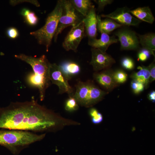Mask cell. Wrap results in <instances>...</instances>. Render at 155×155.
Instances as JSON below:
<instances>
[{
  "label": "cell",
  "instance_id": "cell-1",
  "mask_svg": "<svg viewBox=\"0 0 155 155\" xmlns=\"http://www.w3.org/2000/svg\"><path fill=\"white\" fill-rule=\"evenodd\" d=\"M77 121L65 118L40 104L33 97L29 101L12 102L0 107V128L34 132H53Z\"/></svg>",
  "mask_w": 155,
  "mask_h": 155
},
{
  "label": "cell",
  "instance_id": "cell-2",
  "mask_svg": "<svg viewBox=\"0 0 155 155\" xmlns=\"http://www.w3.org/2000/svg\"><path fill=\"white\" fill-rule=\"evenodd\" d=\"M15 57L31 66L33 72L27 75L26 82L30 86L38 89L40 100H43L46 91L51 84L49 72L51 63L46 57L43 55L39 57H36L23 54L15 55Z\"/></svg>",
  "mask_w": 155,
  "mask_h": 155
},
{
  "label": "cell",
  "instance_id": "cell-3",
  "mask_svg": "<svg viewBox=\"0 0 155 155\" xmlns=\"http://www.w3.org/2000/svg\"><path fill=\"white\" fill-rule=\"evenodd\" d=\"M7 129L0 130V145L15 154L29 145L42 140L46 135L38 134L29 131Z\"/></svg>",
  "mask_w": 155,
  "mask_h": 155
},
{
  "label": "cell",
  "instance_id": "cell-4",
  "mask_svg": "<svg viewBox=\"0 0 155 155\" xmlns=\"http://www.w3.org/2000/svg\"><path fill=\"white\" fill-rule=\"evenodd\" d=\"M73 95L78 104L85 107L93 106L101 101L108 92L100 89L91 80L78 81Z\"/></svg>",
  "mask_w": 155,
  "mask_h": 155
},
{
  "label": "cell",
  "instance_id": "cell-5",
  "mask_svg": "<svg viewBox=\"0 0 155 155\" xmlns=\"http://www.w3.org/2000/svg\"><path fill=\"white\" fill-rule=\"evenodd\" d=\"M62 11V0H58L54 9L48 15L44 26L30 33L37 40L39 44L45 46L47 52L54 37Z\"/></svg>",
  "mask_w": 155,
  "mask_h": 155
},
{
  "label": "cell",
  "instance_id": "cell-6",
  "mask_svg": "<svg viewBox=\"0 0 155 155\" xmlns=\"http://www.w3.org/2000/svg\"><path fill=\"white\" fill-rule=\"evenodd\" d=\"M62 11L54 38L57 40L58 35L65 28L77 26L83 20L84 17L75 9L70 0H62Z\"/></svg>",
  "mask_w": 155,
  "mask_h": 155
},
{
  "label": "cell",
  "instance_id": "cell-7",
  "mask_svg": "<svg viewBox=\"0 0 155 155\" xmlns=\"http://www.w3.org/2000/svg\"><path fill=\"white\" fill-rule=\"evenodd\" d=\"M49 74L51 82L59 88V94L66 93L69 96L73 94V89L69 83V80L63 73L59 65L51 63Z\"/></svg>",
  "mask_w": 155,
  "mask_h": 155
},
{
  "label": "cell",
  "instance_id": "cell-8",
  "mask_svg": "<svg viewBox=\"0 0 155 155\" xmlns=\"http://www.w3.org/2000/svg\"><path fill=\"white\" fill-rule=\"evenodd\" d=\"M85 34L84 26L82 21L77 26L72 27L63 43V48L67 51L71 50L76 52Z\"/></svg>",
  "mask_w": 155,
  "mask_h": 155
},
{
  "label": "cell",
  "instance_id": "cell-9",
  "mask_svg": "<svg viewBox=\"0 0 155 155\" xmlns=\"http://www.w3.org/2000/svg\"><path fill=\"white\" fill-rule=\"evenodd\" d=\"M130 11L127 7L119 8L111 13L101 14L100 16L112 19L123 26H137L141 21L132 16Z\"/></svg>",
  "mask_w": 155,
  "mask_h": 155
},
{
  "label": "cell",
  "instance_id": "cell-10",
  "mask_svg": "<svg viewBox=\"0 0 155 155\" xmlns=\"http://www.w3.org/2000/svg\"><path fill=\"white\" fill-rule=\"evenodd\" d=\"M91 50L92 59L90 64L96 72L109 69L115 63L114 59L106 52L93 48Z\"/></svg>",
  "mask_w": 155,
  "mask_h": 155
},
{
  "label": "cell",
  "instance_id": "cell-11",
  "mask_svg": "<svg viewBox=\"0 0 155 155\" xmlns=\"http://www.w3.org/2000/svg\"><path fill=\"white\" fill-rule=\"evenodd\" d=\"M115 34L117 36L120 42L121 49L135 50L139 49V40L135 32L123 29L117 31Z\"/></svg>",
  "mask_w": 155,
  "mask_h": 155
},
{
  "label": "cell",
  "instance_id": "cell-12",
  "mask_svg": "<svg viewBox=\"0 0 155 155\" xmlns=\"http://www.w3.org/2000/svg\"><path fill=\"white\" fill-rule=\"evenodd\" d=\"M113 73L109 68L96 72L93 75L94 80L104 91L108 92L118 85L114 79Z\"/></svg>",
  "mask_w": 155,
  "mask_h": 155
},
{
  "label": "cell",
  "instance_id": "cell-13",
  "mask_svg": "<svg viewBox=\"0 0 155 155\" xmlns=\"http://www.w3.org/2000/svg\"><path fill=\"white\" fill-rule=\"evenodd\" d=\"M97 29L101 33L100 38L99 39L96 38L89 39L88 44L93 48L105 53L110 45L118 42V39L116 38L115 36H110L104 32L100 27L98 21Z\"/></svg>",
  "mask_w": 155,
  "mask_h": 155
},
{
  "label": "cell",
  "instance_id": "cell-14",
  "mask_svg": "<svg viewBox=\"0 0 155 155\" xmlns=\"http://www.w3.org/2000/svg\"><path fill=\"white\" fill-rule=\"evenodd\" d=\"M83 22L84 25L85 34L88 36L89 39L96 38L97 20L94 5L84 17Z\"/></svg>",
  "mask_w": 155,
  "mask_h": 155
},
{
  "label": "cell",
  "instance_id": "cell-15",
  "mask_svg": "<svg viewBox=\"0 0 155 155\" xmlns=\"http://www.w3.org/2000/svg\"><path fill=\"white\" fill-rule=\"evenodd\" d=\"M137 69L139 70L132 73L130 77L133 80L142 83L145 88H147L150 82V73L148 66H138Z\"/></svg>",
  "mask_w": 155,
  "mask_h": 155
},
{
  "label": "cell",
  "instance_id": "cell-16",
  "mask_svg": "<svg viewBox=\"0 0 155 155\" xmlns=\"http://www.w3.org/2000/svg\"><path fill=\"white\" fill-rule=\"evenodd\" d=\"M130 13L140 21L150 24H152L154 21V18L148 6L138 7L130 10Z\"/></svg>",
  "mask_w": 155,
  "mask_h": 155
},
{
  "label": "cell",
  "instance_id": "cell-17",
  "mask_svg": "<svg viewBox=\"0 0 155 155\" xmlns=\"http://www.w3.org/2000/svg\"><path fill=\"white\" fill-rule=\"evenodd\" d=\"M59 66L63 73L69 80L72 76L78 74L81 71L80 65L73 61H64Z\"/></svg>",
  "mask_w": 155,
  "mask_h": 155
},
{
  "label": "cell",
  "instance_id": "cell-18",
  "mask_svg": "<svg viewBox=\"0 0 155 155\" xmlns=\"http://www.w3.org/2000/svg\"><path fill=\"white\" fill-rule=\"evenodd\" d=\"M139 43L143 48L149 50L151 55L154 56L155 50V35L154 33H149L144 35L138 34Z\"/></svg>",
  "mask_w": 155,
  "mask_h": 155
},
{
  "label": "cell",
  "instance_id": "cell-19",
  "mask_svg": "<svg viewBox=\"0 0 155 155\" xmlns=\"http://www.w3.org/2000/svg\"><path fill=\"white\" fill-rule=\"evenodd\" d=\"M76 10L84 17L94 5L89 0H70Z\"/></svg>",
  "mask_w": 155,
  "mask_h": 155
},
{
  "label": "cell",
  "instance_id": "cell-20",
  "mask_svg": "<svg viewBox=\"0 0 155 155\" xmlns=\"http://www.w3.org/2000/svg\"><path fill=\"white\" fill-rule=\"evenodd\" d=\"M97 21L102 30L108 34L115 29L123 26L109 18L101 20L100 16L97 15Z\"/></svg>",
  "mask_w": 155,
  "mask_h": 155
},
{
  "label": "cell",
  "instance_id": "cell-21",
  "mask_svg": "<svg viewBox=\"0 0 155 155\" xmlns=\"http://www.w3.org/2000/svg\"><path fill=\"white\" fill-rule=\"evenodd\" d=\"M65 108L67 111L71 112L77 110L79 108V104L73 95L69 96L65 103Z\"/></svg>",
  "mask_w": 155,
  "mask_h": 155
},
{
  "label": "cell",
  "instance_id": "cell-22",
  "mask_svg": "<svg viewBox=\"0 0 155 155\" xmlns=\"http://www.w3.org/2000/svg\"><path fill=\"white\" fill-rule=\"evenodd\" d=\"M89 112L91 117V121L93 124H98L102 121L103 117L102 114L96 108H90Z\"/></svg>",
  "mask_w": 155,
  "mask_h": 155
},
{
  "label": "cell",
  "instance_id": "cell-23",
  "mask_svg": "<svg viewBox=\"0 0 155 155\" xmlns=\"http://www.w3.org/2000/svg\"><path fill=\"white\" fill-rule=\"evenodd\" d=\"M113 76L114 80L118 84L125 82L127 78V74L121 69L113 71Z\"/></svg>",
  "mask_w": 155,
  "mask_h": 155
},
{
  "label": "cell",
  "instance_id": "cell-24",
  "mask_svg": "<svg viewBox=\"0 0 155 155\" xmlns=\"http://www.w3.org/2000/svg\"><path fill=\"white\" fill-rule=\"evenodd\" d=\"M24 17L26 23L30 26L35 25L38 22V18L35 13L33 11H30Z\"/></svg>",
  "mask_w": 155,
  "mask_h": 155
},
{
  "label": "cell",
  "instance_id": "cell-25",
  "mask_svg": "<svg viewBox=\"0 0 155 155\" xmlns=\"http://www.w3.org/2000/svg\"><path fill=\"white\" fill-rule=\"evenodd\" d=\"M131 85L132 90L135 94H138L140 93L145 88L144 84L133 80L131 81Z\"/></svg>",
  "mask_w": 155,
  "mask_h": 155
},
{
  "label": "cell",
  "instance_id": "cell-26",
  "mask_svg": "<svg viewBox=\"0 0 155 155\" xmlns=\"http://www.w3.org/2000/svg\"><path fill=\"white\" fill-rule=\"evenodd\" d=\"M122 66L125 69L131 70L134 68V63L132 59L127 57H124L121 61Z\"/></svg>",
  "mask_w": 155,
  "mask_h": 155
},
{
  "label": "cell",
  "instance_id": "cell-27",
  "mask_svg": "<svg viewBox=\"0 0 155 155\" xmlns=\"http://www.w3.org/2000/svg\"><path fill=\"white\" fill-rule=\"evenodd\" d=\"M151 55L150 52L148 50L143 48L138 53V60L141 61H146Z\"/></svg>",
  "mask_w": 155,
  "mask_h": 155
},
{
  "label": "cell",
  "instance_id": "cell-28",
  "mask_svg": "<svg viewBox=\"0 0 155 155\" xmlns=\"http://www.w3.org/2000/svg\"><path fill=\"white\" fill-rule=\"evenodd\" d=\"M6 33L8 37L12 39L16 38L19 35L18 30L13 27L9 28L7 30Z\"/></svg>",
  "mask_w": 155,
  "mask_h": 155
},
{
  "label": "cell",
  "instance_id": "cell-29",
  "mask_svg": "<svg viewBox=\"0 0 155 155\" xmlns=\"http://www.w3.org/2000/svg\"><path fill=\"white\" fill-rule=\"evenodd\" d=\"M98 5V9L102 10L106 5L111 4L113 1L111 0H98L94 1Z\"/></svg>",
  "mask_w": 155,
  "mask_h": 155
},
{
  "label": "cell",
  "instance_id": "cell-30",
  "mask_svg": "<svg viewBox=\"0 0 155 155\" xmlns=\"http://www.w3.org/2000/svg\"><path fill=\"white\" fill-rule=\"evenodd\" d=\"M150 71V82L154 81L155 79V63L153 62L148 66Z\"/></svg>",
  "mask_w": 155,
  "mask_h": 155
},
{
  "label": "cell",
  "instance_id": "cell-31",
  "mask_svg": "<svg viewBox=\"0 0 155 155\" xmlns=\"http://www.w3.org/2000/svg\"><path fill=\"white\" fill-rule=\"evenodd\" d=\"M148 98L149 100L153 102L155 101V91L154 90L150 92L148 95Z\"/></svg>",
  "mask_w": 155,
  "mask_h": 155
},
{
  "label": "cell",
  "instance_id": "cell-32",
  "mask_svg": "<svg viewBox=\"0 0 155 155\" xmlns=\"http://www.w3.org/2000/svg\"><path fill=\"white\" fill-rule=\"evenodd\" d=\"M30 11V10L28 9L23 8L21 12V14L24 17L26 16Z\"/></svg>",
  "mask_w": 155,
  "mask_h": 155
}]
</instances>
